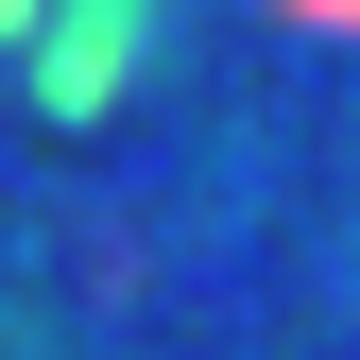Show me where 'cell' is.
<instances>
[{
	"mask_svg": "<svg viewBox=\"0 0 360 360\" xmlns=\"http://www.w3.org/2000/svg\"><path fill=\"white\" fill-rule=\"evenodd\" d=\"M138 34H155V0H69V18L34 34V103H52V120H103L120 86H138Z\"/></svg>",
	"mask_w": 360,
	"mask_h": 360,
	"instance_id": "obj_1",
	"label": "cell"
},
{
	"mask_svg": "<svg viewBox=\"0 0 360 360\" xmlns=\"http://www.w3.org/2000/svg\"><path fill=\"white\" fill-rule=\"evenodd\" d=\"M34 34H52V0H0V52H34Z\"/></svg>",
	"mask_w": 360,
	"mask_h": 360,
	"instance_id": "obj_2",
	"label": "cell"
},
{
	"mask_svg": "<svg viewBox=\"0 0 360 360\" xmlns=\"http://www.w3.org/2000/svg\"><path fill=\"white\" fill-rule=\"evenodd\" d=\"M292 18H326V34H360V0H292Z\"/></svg>",
	"mask_w": 360,
	"mask_h": 360,
	"instance_id": "obj_3",
	"label": "cell"
}]
</instances>
